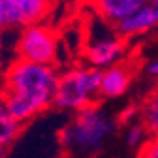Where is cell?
I'll return each instance as SVG.
<instances>
[{"label":"cell","mask_w":158,"mask_h":158,"mask_svg":"<svg viewBox=\"0 0 158 158\" xmlns=\"http://www.w3.org/2000/svg\"><path fill=\"white\" fill-rule=\"evenodd\" d=\"M58 75L60 70L55 64H38L15 56L2 72L0 98L17 121L30 123L53 107Z\"/></svg>","instance_id":"1"},{"label":"cell","mask_w":158,"mask_h":158,"mask_svg":"<svg viewBox=\"0 0 158 158\" xmlns=\"http://www.w3.org/2000/svg\"><path fill=\"white\" fill-rule=\"evenodd\" d=\"M118 126V118L102 106L90 104L79 111L58 130V147L68 156H94L102 152Z\"/></svg>","instance_id":"2"},{"label":"cell","mask_w":158,"mask_h":158,"mask_svg":"<svg viewBox=\"0 0 158 158\" xmlns=\"http://www.w3.org/2000/svg\"><path fill=\"white\" fill-rule=\"evenodd\" d=\"M102 70L87 64L66 68L58 75L53 107L58 111H79L100 98Z\"/></svg>","instance_id":"3"},{"label":"cell","mask_w":158,"mask_h":158,"mask_svg":"<svg viewBox=\"0 0 158 158\" xmlns=\"http://www.w3.org/2000/svg\"><path fill=\"white\" fill-rule=\"evenodd\" d=\"M13 51L15 56L25 58V60L56 66L58 56H60V38L53 27L42 21L17 32Z\"/></svg>","instance_id":"4"},{"label":"cell","mask_w":158,"mask_h":158,"mask_svg":"<svg viewBox=\"0 0 158 158\" xmlns=\"http://www.w3.org/2000/svg\"><path fill=\"white\" fill-rule=\"evenodd\" d=\"M53 0H0V27L4 32H19L49 17Z\"/></svg>","instance_id":"5"},{"label":"cell","mask_w":158,"mask_h":158,"mask_svg":"<svg viewBox=\"0 0 158 158\" xmlns=\"http://www.w3.org/2000/svg\"><path fill=\"white\" fill-rule=\"evenodd\" d=\"M126 56V38L121 36L113 25H106L102 32L92 34L85 44V60L96 68H109L123 62Z\"/></svg>","instance_id":"6"},{"label":"cell","mask_w":158,"mask_h":158,"mask_svg":"<svg viewBox=\"0 0 158 158\" xmlns=\"http://www.w3.org/2000/svg\"><path fill=\"white\" fill-rule=\"evenodd\" d=\"M156 28H158V2H152V0H149L145 6H141L137 11H134L132 15H128L121 23L115 25V30L126 40L139 38Z\"/></svg>","instance_id":"7"},{"label":"cell","mask_w":158,"mask_h":158,"mask_svg":"<svg viewBox=\"0 0 158 158\" xmlns=\"http://www.w3.org/2000/svg\"><path fill=\"white\" fill-rule=\"evenodd\" d=\"M130 85H132V70L126 64L118 62L109 68H104L100 79V98H106V100L121 98L123 94L128 92Z\"/></svg>","instance_id":"8"},{"label":"cell","mask_w":158,"mask_h":158,"mask_svg":"<svg viewBox=\"0 0 158 158\" xmlns=\"http://www.w3.org/2000/svg\"><path fill=\"white\" fill-rule=\"evenodd\" d=\"M147 2L149 0H98L92 8L106 23L115 27L117 23H121L123 19L137 11Z\"/></svg>","instance_id":"9"},{"label":"cell","mask_w":158,"mask_h":158,"mask_svg":"<svg viewBox=\"0 0 158 158\" xmlns=\"http://www.w3.org/2000/svg\"><path fill=\"white\" fill-rule=\"evenodd\" d=\"M23 132V123L10 113L4 100L0 98V156H6L10 149L15 145Z\"/></svg>","instance_id":"10"},{"label":"cell","mask_w":158,"mask_h":158,"mask_svg":"<svg viewBox=\"0 0 158 158\" xmlns=\"http://www.w3.org/2000/svg\"><path fill=\"white\" fill-rule=\"evenodd\" d=\"M151 132L147 130V126L143 124L141 118H137V121H132L126 124V130H124V143L128 149L132 151H137L139 152V149L145 145V141L149 139Z\"/></svg>","instance_id":"11"},{"label":"cell","mask_w":158,"mask_h":158,"mask_svg":"<svg viewBox=\"0 0 158 158\" xmlns=\"http://www.w3.org/2000/svg\"><path fill=\"white\" fill-rule=\"evenodd\" d=\"M141 107V121L151 134H158V87L145 98Z\"/></svg>","instance_id":"12"},{"label":"cell","mask_w":158,"mask_h":158,"mask_svg":"<svg viewBox=\"0 0 158 158\" xmlns=\"http://www.w3.org/2000/svg\"><path fill=\"white\" fill-rule=\"evenodd\" d=\"M137 154L145 156V158H158V134H151Z\"/></svg>","instance_id":"13"},{"label":"cell","mask_w":158,"mask_h":158,"mask_svg":"<svg viewBox=\"0 0 158 158\" xmlns=\"http://www.w3.org/2000/svg\"><path fill=\"white\" fill-rule=\"evenodd\" d=\"M139 117H141V107L139 106H128V107H124L121 111V115H118L117 118H118L121 124H128L132 121H137Z\"/></svg>","instance_id":"14"},{"label":"cell","mask_w":158,"mask_h":158,"mask_svg":"<svg viewBox=\"0 0 158 158\" xmlns=\"http://www.w3.org/2000/svg\"><path fill=\"white\" fill-rule=\"evenodd\" d=\"M143 72H145V75H147L149 79H154V81H158V56H156V58H151V60L145 64Z\"/></svg>","instance_id":"15"},{"label":"cell","mask_w":158,"mask_h":158,"mask_svg":"<svg viewBox=\"0 0 158 158\" xmlns=\"http://www.w3.org/2000/svg\"><path fill=\"white\" fill-rule=\"evenodd\" d=\"M2 51H4V30L0 27V56H2Z\"/></svg>","instance_id":"16"},{"label":"cell","mask_w":158,"mask_h":158,"mask_svg":"<svg viewBox=\"0 0 158 158\" xmlns=\"http://www.w3.org/2000/svg\"><path fill=\"white\" fill-rule=\"evenodd\" d=\"M83 2H85V4H90V6H94V4L98 2V0H83Z\"/></svg>","instance_id":"17"},{"label":"cell","mask_w":158,"mask_h":158,"mask_svg":"<svg viewBox=\"0 0 158 158\" xmlns=\"http://www.w3.org/2000/svg\"><path fill=\"white\" fill-rule=\"evenodd\" d=\"M152 2H158V0H152Z\"/></svg>","instance_id":"18"},{"label":"cell","mask_w":158,"mask_h":158,"mask_svg":"<svg viewBox=\"0 0 158 158\" xmlns=\"http://www.w3.org/2000/svg\"><path fill=\"white\" fill-rule=\"evenodd\" d=\"M0 79H2V73H0Z\"/></svg>","instance_id":"19"}]
</instances>
